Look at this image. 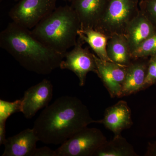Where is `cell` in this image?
<instances>
[{
  "label": "cell",
  "mask_w": 156,
  "mask_h": 156,
  "mask_svg": "<svg viewBox=\"0 0 156 156\" xmlns=\"http://www.w3.org/2000/svg\"><path fill=\"white\" fill-rule=\"evenodd\" d=\"M97 120L80 99L65 95L57 98L43 110L34 122L40 141L47 144H62L79 131Z\"/></svg>",
  "instance_id": "1"
},
{
  "label": "cell",
  "mask_w": 156,
  "mask_h": 156,
  "mask_svg": "<svg viewBox=\"0 0 156 156\" xmlns=\"http://www.w3.org/2000/svg\"><path fill=\"white\" fill-rule=\"evenodd\" d=\"M0 47L26 69L42 75L59 68L65 56L40 41L30 30L13 21L0 33Z\"/></svg>",
  "instance_id": "2"
},
{
  "label": "cell",
  "mask_w": 156,
  "mask_h": 156,
  "mask_svg": "<svg viewBox=\"0 0 156 156\" xmlns=\"http://www.w3.org/2000/svg\"><path fill=\"white\" fill-rule=\"evenodd\" d=\"M80 28L76 11L66 5L56 8L30 30L40 41L65 55L68 50L76 44Z\"/></svg>",
  "instance_id": "3"
},
{
  "label": "cell",
  "mask_w": 156,
  "mask_h": 156,
  "mask_svg": "<svg viewBox=\"0 0 156 156\" xmlns=\"http://www.w3.org/2000/svg\"><path fill=\"white\" fill-rule=\"evenodd\" d=\"M139 0H109L105 11L94 28L109 37L124 34L127 26L139 13Z\"/></svg>",
  "instance_id": "4"
},
{
  "label": "cell",
  "mask_w": 156,
  "mask_h": 156,
  "mask_svg": "<svg viewBox=\"0 0 156 156\" xmlns=\"http://www.w3.org/2000/svg\"><path fill=\"white\" fill-rule=\"evenodd\" d=\"M107 141L99 129L87 127L62 144L55 151L56 156H94Z\"/></svg>",
  "instance_id": "5"
},
{
  "label": "cell",
  "mask_w": 156,
  "mask_h": 156,
  "mask_svg": "<svg viewBox=\"0 0 156 156\" xmlns=\"http://www.w3.org/2000/svg\"><path fill=\"white\" fill-rule=\"evenodd\" d=\"M57 0H20L9 13L12 21L32 29L56 9Z\"/></svg>",
  "instance_id": "6"
},
{
  "label": "cell",
  "mask_w": 156,
  "mask_h": 156,
  "mask_svg": "<svg viewBox=\"0 0 156 156\" xmlns=\"http://www.w3.org/2000/svg\"><path fill=\"white\" fill-rule=\"evenodd\" d=\"M77 39L76 44L72 50L67 52L60 64L62 69H68L78 77L80 87L85 85L87 74L92 72L97 74L98 70L94 53H91L88 48H83V45Z\"/></svg>",
  "instance_id": "7"
},
{
  "label": "cell",
  "mask_w": 156,
  "mask_h": 156,
  "mask_svg": "<svg viewBox=\"0 0 156 156\" xmlns=\"http://www.w3.org/2000/svg\"><path fill=\"white\" fill-rule=\"evenodd\" d=\"M53 95L52 83L49 80L44 79L24 92L21 100V112L27 119H31L40 109L48 106Z\"/></svg>",
  "instance_id": "8"
},
{
  "label": "cell",
  "mask_w": 156,
  "mask_h": 156,
  "mask_svg": "<svg viewBox=\"0 0 156 156\" xmlns=\"http://www.w3.org/2000/svg\"><path fill=\"white\" fill-rule=\"evenodd\" d=\"M97 75L100 78L112 98L119 97L126 77L127 66L111 61L101 60L94 54Z\"/></svg>",
  "instance_id": "9"
},
{
  "label": "cell",
  "mask_w": 156,
  "mask_h": 156,
  "mask_svg": "<svg viewBox=\"0 0 156 156\" xmlns=\"http://www.w3.org/2000/svg\"><path fill=\"white\" fill-rule=\"evenodd\" d=\"M97 123L103 125L112 131L114 136L121 135L123 130L131 128L133 125L131 110L126 101L121 100L105 110L103 119Z\"/></svg>",
  "instance_id": "10"
},
{
  "label": "cell",
  "mask_w": 156,
  "mask_h": 156,
  "mask_svg": "<svg viewBox=\"0 0 156 156\" xmlns=\"http://www.w3.org/2000/svg\"><path fill=\"white\" fill-rule=\"evenodd\" d=\"M109 0H73L70 6L77 14L81 28H95L106 9Z\"/></svg>",
  "instance_id": "11"
},
{
  "label": "cell",
  "mask_w": 156,
  "mask_h": 156,
  "mask_svg": "<svg viewBox=\"0 0 156 156\" xmlns=\"http://www.w3.org/2000/svg\"><path fill=\"white\" fill-rule=\"evenodd\" d=\"M38 141L34 129L27 128L6 139L2 156H33Z\"/></svg>",
  "instance_id": "12"
},
{
  "label": "cell",
  "mask_w": 156,
  "mask_h": 156,
  "mask_svg": "<svg viewBox=\"0 0 156 156\" xmlns=\"http://www.w3.org/2000/svg\"><path fill=\"white\" fill-rule=\"evenodd\" d=\"M148 57L133 59L127 66L125 81L119 98L141 91L147 73Z\"/></svg>",
  "instance_id": "13"
},
{
  "label": "cell",
  "mask_w": 156,
  "mask_h": 156,
  "mask_svg": "<svg viewBox=\"0 0 156 156\" xmlns=\"http://www.w3.org/2000/svg\"><path fill=\"white\" fill-rule=\"evenodd\" d=\"M155 34V27L140 11L127 26L124 35L132 53L143 42Z\"/></svg>",
  "instance_id": "14"
},
{
  "label": "cell",
  "mask_w": 156,
  "mask_h": 156,
  "mask_svg": "<svg viewBox=\"0 0 156 156\" xmlns=\"http://www.w3.org/2000/svg\"><path fill=\"white\" fill-rule=\"evenodd\" d=\"M107 52L112 62L123 66H128L133 59L128 41L124 34H115L108 37Z\"/></svg>",
  "instance_id": "15"
},
{
  "label": "cell",
  "mask_w": 156,
  "mask_h": 156,
  "mask_svg": "<svg viewBox=\"0 0 156 156\" xmlns=\"http://www.w3.org/2000/svg\"><path fill=\"white\" fill-rule=\"evenodd\" d=\"M108 37L94 28L80 29L78 40L82 43H87L94 53L101 60L111 61L107 52V44Z\"/></svg>",
  "instance_id": "16"
},
{
  "label": "cell",
  "mask_w": 156,
  "mask_h": 156,
  "mask_svg": "<svg viewBox=\"0 0 156 156\" xmlns=\"http://www.w3.org/2000/svg\"><path fill=\"white\" fill-rule=\"evenodd\" d=\"M133 146L122 135L114 136L99 148L94 156H137Z\"/></svg>",
  "instance_id": "17"
},
{
  "label": "cell",
  "mask_w": 156,
  "mask_h": 156,
  "mask_svg": "<svg viewBox=\"0 0 156 156\" xmlns=\"http://www.w3.org/2000/svg\"><path fill=\"white\" fill-rule=\"evenodd\" d=\"M156 55V34L149 38L131 53L133 59L145 58Z\"/></svg>",
  "instance_id": "18"
},
{
  "label": "cell",
  "mask_w": 156,
  "mask_h": 156,
  "mask_svg": "<svg viewBox=\"0 0 156 156\" xmlns=\"http://www.w3.org/2000/svg\"><path fill=\"white\" fill-rule=\"evenodd\" d=\"M21 100L14 102L0 100V123H6L7 119L12 114L21 112Z\"/></svg>",
  "instance_id": "19"
},
{
  "label": "cell",
  "mask_w": 156,
  "mask_h": 156,
  "mask_svg": "<svg viewBox=\"0 0 156 156\" xmlns=\"http://www.w3.org/2000/svg\"><path fill=\"white\" fill-rule=\"evenodd\" d=\"M139 8L156 29V0H140Z\"/></svg>",
  "instance_id": "20"
},
{
  "label": "cell",
  "mask_w": 156,
  "mask_h": 156,
  "mask_svg": "<svg viewBox=\"0 0 156 156\" xmlns=\"http://www.w3.org/2000/svg\"><path fill=\"white\" fill-rule=\"evenodd\" d=\"M156 83V55L149 59L146 77L141 90H144Z\"/></svg>",
  "instance_id": "21"
},
{
  "label": "cell",
  "mask_w": 156,
  "mask_h": 156,
  "mask_svg": "<svg viewBox=\"0 0 156 156\" xmlns=\"http://www.w3.org/2000/svg\"><path fill=\"white\" fill-rule=\"evenodd\" d=\"M33 156H56L55 151L47 147L36 149Z\"/></svg>",
  "instance_id": "22"
},
{
  "label": "cell",
  "mask_w": 156,
  "mask_h": 156,
  "mask_svg": "<svg viewBox=\"0 0 156 156\" xmlns=\"http://www.w3.org/2000/svg\"><path fill=\"white\" fill-rule=\"evenodd\" d=\"M6 123H0V144H4L6 140Z\"/></svg>",
  "instance_id": "23"
},
{
  "label": "cell",
  "mask_w": 156,
  "mask_h": 156,
  "mask_svg": "<svg viewBox=\"0 0 156 156\" xmlns=\"http://www.w3.org/2000/svg\"><path fill=\"white\" fill-rule=\"evenodd\" d=\"M63 1H65V2H69L71 3L73 0H63Z\"/></svg>",
  "instance_id": "24"
},
{
  "label": "cell",
  "mask_w": 156,
  "mask_h": 156,
  "mask_svg": "<svg viewBox=\"0 0 156 156\" xmlns=\"http://www.w3.org/2000/svg\"><path fill=\"white\" fill-rule=\"evenodd\" d=\"M13 1H15V2H19V1H20V0H13Z\"/></svg>",
  "instance_id": "25"
}]
</instances>
